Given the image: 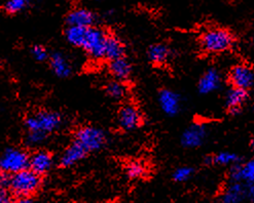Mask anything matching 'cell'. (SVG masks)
<instances>
[{
  "instance_id": "cell-1",
  "label": "cell",
  "mask_w": 254,
  "mask_h": 203,
  "mask_svg": "<svg viewBox=\"0 0 254 203\" xmlns=\"http://www.w3.org/2000/svg\"><path fill=\"white\" fill-rule=\"evenodd\" d=\"M41 186V177L30 168L10 176L8 190L17 198L31 197Z\"/></svg>"
},
{
  "instance_id": "cell-2",
  "label": "cell",
  "mask_w": 254,
  "mask_h": 203,
  "mask_svg": "<svg viewBox=\"0 0 254 203\" xmlns=\"http://www.w3.org/2000/svg\"><path fill=\"white\" fill-rule=\"evenodd\" d=\"M235 42L234 35L223 28H211L201 37L202 49L210 53H219L229 51Z\"/></svg>"
},
{
  "instance_id": "cell-3",
  "label": "cell",
  "mask_w": 254,
  "mask_h": 203,
  "mask_svg": "<svg viewBox=\"0 0 254 203\" xmlns=\"http://www.w3.org/2000/svg\"><path fill=\"white\" fill-rule=\"evenodd\" d=\"M62 124V116L58 112L41 110L25 120V126L28 132H42L47 135L55 132Z\"/></svg>"
},
{
  "instance_id": "cell-4",
  "label": "cell",
  "mask_w": 254,
  "mask_h": 203,
  "mask_svg": "<svg viewBox=\"0 0 254 203\" xmlns=\"http://www.w3.org/2000/svg\"><path fill=\"white\" fill-rule=\"evenodd\" d=\"M0 167H1L2 172L15 175L17 172L30 167V156L24 150L7 148L2 154Z\"/></svg>"
},
{
  "instance_id": "cell-5",
  "label": "cell",
  "mask_w": 254,
  "mask_h": 203,
  "mask_svg": "<svg viewBox=\"0 0 254 203\" xmlns=\"http://www.w3.org/2000/svg\"><path fill=\"white\" fill-rule=\"evenodd\" d=\"M74 141L89 153L102 149L106 143V136L102 129L87 125L77 129Z\"/></svg>"
},
{
  "instance_id": "cell-6",
  "label": "cell",
  "mask_w": 254,
  "mask_h": 203,
  "mask_svg": "<svg viewBox=\"0 0 254 203\" xmlns=\"http://www.w3.org/2000/svg\"><path fill=\"white\" fill-rule=\"evenodd\" d=\"M106 39L107 35L104 33V31L98 28L90 27L88 29L86 42H84L82 49L95 60L105 59Z\"/></svg>"
},
{
  "instance_id": "cell-7",
  "label": "cell",
  "mask_w": 254,
  "mask_h": 203,
  "mask_svg": "<svg viewBox=\"0 0 254 203\" xmlns=\"http://www.w3.org/2000/svg\"><path fill=\"white\" fill-rule=\"evenodd\" d=\"M118 122L122 129L133 130L142 123V114L137 107L133 105H125L119 111Z\"/></svg>"
},
{
  "instance_id": "cell-8",
  "label": "cell",
  "mask_w": 254,
  "mask_h": 203,
  "mask_svg": "<svg viewBox=\"0 0 254 203\" xmlns=\"http://www.w3.org/2000/svg\"><path fill=\"white\" fill-rule=\"evenodd\" d=\"M230 81L234 88L247 91L254 84V72L246 65H237L230 72Z\"/></svg>"
},
{
  "instance_id": "cell-9",
  "label": "cell",
  "mask_w": 254,
  "mask_h": 203,
  "mask_svg": "<svg viewBox=\"0 0 254 203\" xmlns=\"http://www.w3.org/2000/svg\"><path fill=\"white\" fill-rule=\"evenodd\" d=\"M207 136L206 126L195 123L188 127L181 136V144L186 148L200 147Z\"/></svg>"
},
{
  "instance_id": "cell-10",
  "label": "cell",
  "mask_w": 254,
  "mask_h": 203,
  "mask_svg": "<svg viewBox=\"0 0 254 203\" xmlns=\"http://www.w3.org/2000/svg\"><path fill=\"white\" fill-rule=\"evenodd\" d=\"M159 103L166 115L175 116L180 110L181 99L177 93L171 90H163L159 95Z\"/></svg>"
},
{
  "instance_id": "cell-11",
  "label": "cell",
  "mask_w": 254,
  "mask_h": 203,
  "mask_svg": "<svg viewBox=\"0 0 254 203\" xmlns=\"http://www.w3.org/2000/svg\"><path fill=\"white\" fill-rule=\"evenodd\" d=\"M231 182H238L250 185L254 183V159L244 164H235L230 172Z\"/></svg>"
},
{
  "instance_id": "cell-12",
  "label": "cell",
  "mask_w": 254,
  "mask_h": 203,
  "mask_svg": "<svg viewBox=\"0 0 254 203\" xmlns=\"http://www.w3.org/2000/svg\"><path fill=\"white\" fill-rule=\"evenodd\" d=\"M248 100V92L243 89L233 88L229 90L225 96V105L231 114L236 115L242 109V106Z\"/></svg>"
},
{
  "instance_id": "cell-13",
  "label": "cell",
  "mask_w": 254,
  "mask_h": 203,
  "mask_svg": "<svg viewBox=\"0 0 254 203\" xmlns=\"http://www.w3.org/2000/svg\"><path fill=\"white\" fill-rule=\"evenodd\" d=\"M87 151L80 144L73 142L70 146L64 151L60 159V165L62 167H71L79 162L87 155Z\"/></svg>"
},
{
  "instance_id": "cell-14",
  "label": "cell",
  "mask_w": 254,
  "mask_h": 203,
  "mask_svg": "<svg viewBox=\"0 0 254 203\" xmlns=\"http://www.w3.org/2000/svg\"><path fill=\"white\" fill-rule=\"evenodd\" d=\"M53 157L52 155L44 150H39L30 156V169L36 172L40 177L52 168Z\"/></svg>"
},
{
  "instance_id": "cell-15",
  "label": "cell",
  "mask_w": 254,
  "mask_h": 203,
  "mask_svg": "<svg viewBox=\"0 0 254 203\" xmlns=\"http://www.w3.org/2000/svg\"><path fill=\"white\" fill-rule=\"evenodd\" d=\"M221 83V77L219 72L216 69L207 70L204 75L201 77L199 84H197V90L202 95H208L215 92L219 89Z\"/></svg>"
},
{
  "instance_id": "cell-16",
  "label": "cell",
  "mask_w": 254,
  "mask_h": 203,
  "mask_svg": "<svg viewBox=\"0 0 254 203\" xmlns=\"http://www.w3.org/2000/svg\"><path fill=\"white\" fill-rule=\"evenodd\" d=\"M247 196V188L242 183L231 182L220 196V203H240Z\"/></svg>"
},
{
  "instance_id": "cell-17",
  "label": "cell",
  "mask_w": 254,
  "mask_h": 203,
  "mask_svg": "<svg viewBox=\"0 0 254 203\" xmlns=\"http://www.w3.org/2000/svg\"><path fill=\"white\" fill-rule=\"evenodd\" d=\"M95 21V16L92 11L86 8H77L70 11L66 17L68 26L91 27Z\"/></svg>"
},
{
  "instance_id": "cell-18",
  "label": "cell",
  "mask_w": 254,
  "mask_h": 203,
  "mask_svg": "<svg viewBox=\"0 0 254 203\" xmlns=\"http://www.w3.org/2000/svg\"><path fill=\"white\" fill-rule=\"evenodd\" d=\"M50 62L52 70L58 77L65 78L71 74V66L61 52H54L50 57Z\"/></svg>"
},
{
  "instance_id": "cell-19",
  "label": "cell",
  "mask_w": 254,
  "mask_h": 203,
  "mask_svg": "<svg viewBox=\"0 0 254 203\" xmlns=\"http://www.w3.org/2000/svg\"><path fill=\"white\" fill-rule=\"evenodd\" d=\"M89 28L90 27L68 26L65 30V37L70 45H72L73 47L83 48Z\"/></svg>"
},
{
  "instance_id": "cell-20",
  "label": "cell",
  "mask_w": 254,
  "mask_h": 203,
  "mask_svg": "<svg viewBox=\"0 0 254 203\" xmlns=\"http://www.w3.org/2000/svg\"><path fill=\"white\" fill-rule=\"evenodd\" d=\"M109 71L112 76L116 77L118 80H126L131 75V65L125 57L111 61L109 64Z\"/></svg>"
},
{
  "instance_id": "cell-21",
  "label": "cell",
  "mask_w": 254,
  "mask_h": 203,
  "mask_svg": "<svg viewBox=\"0 0 254 203\" xmlns=\"http://www.w3.org/2000/svg\"><path fill=\"white\" fill-rule=\"evenodd\" d=\"M147 56L151 63L162 65L166 63L170 56V50L163 43H156L148 48Z\"/></svg>"
},
{
  "instance_id": "cell-22",
  "label": "cell",
  "mask_w": 254,
  "mask_h": 203,
  "mask_svg": "<svg viewBox=\"0 0 254 203\" xmlns=\"http://www.w3.org/2000/svg\"><path fill=\"white\" fill-rule=\"evenodd\" d=\"M124 46L123 43L115 36H107L105 45V59L115 61L124 57Z\"/></svg>"
},
{
  "instance_id": "cell-23",
  "label": "cell",
  "mask_w": 254,
  "mask_h": 203,
  "mask_svg": "<svg viewBox=\"0 0 254 203\" xmlns=\"http://www.w3.org/2000/svg\"><path fill=\"white\" fill-rule=\"evenodd\" d=\"M239 160L237 154L232 152H219L216 155L207 158V163H214L218 165H235Z\"/></svg>"
},
{
  "instance_id": "cell-24",
  "label": "cell",
  "mask_w": 254,
  "mask_h": 203,
  "mask_svg": "<svg viewBox=\"0 0 254 203\" xmlns=\"http://www.w3.org/2000/svg\"><path fill=\"white\" fill-rule=\"evenodd\" d=\"M106 94L115 100L122 99L126 94L125 85L120 81H112L106 86Z\"/></svg>"
},
{
  "instance_id": "cell-25",
  "label": "cell",
  "mask_w": 254,
  "mask_h": 203,
  "mask_svg": "<svg viewBox=\"0 0 254 203\" xmlns=\"http://www.w3.org/2000/svg\"><path fill=\"white\" fill-rule=\"evenodd\" d=\"M145 167L142 163L137 162V161H133L130 162L126 167V173L130 179H139L142 178L145 175Z\"/></svg>"
},
{
  "instance_id": "cell-26",
  "label": "cell",
  "mask_w": 254,
  "mask_h": 203,
  "mask_svg": "<svg viewBox=\"0 0 254 203\" xmlns=\"http://www.w3.org/2000/svg\"><path fill=\"white\" fill-rule=\"evenodd\" d=\"M29 2L30 0H6L4 3V10L9 14L17 13L23 10L29 4Z\"/></svg>"
},
{
  "instance_id": "cell-27",
  "label": "cell",
  "mask_w": 254,
  "mask_h": 203,
  "mask_svg": "<svg viewBox=\"0 0 254 203\" xmlns=\"http://www.w3.org/2000/svg\"><path fill=\"white\" fill-rule=\"evenodd\" d=\"M193 168L190 166H181L173 172V180L177 183H183L189 181L193 175Z\"/></svg>"
},
{
  "instance_id": "cell-28",
  "label": "cell",
  "mask_w": 254,
  "mask_h": 203,
  "mask_svg": "<svg viewBox=\"0 0 254 203\" xmlns=\"http://www.w3.org/2000/svg\"><path fill=\"white\" fill-rule=\"evenodd\" d=\"M48 135L42 132H28L26 137V144L28 146L34 147L37 146V145H40L41 143H44Z\"/></svg>"
},
{
  "instance_id": "cell-29",
  "label": "cell",
  "mask_w": 254,
  "mask_h": 203,
  "mask_svg": "<svg viewBox=\"0 0 254 203\" xmlns=\"http://www.w3.org/2000/svg\"><path fill=\"white\" fill-rule=\"evenodd\" d=\"M31 53L34 59L38 62H45L49 59L48 51L41 46H34L31 50Z\"/></svg>"
},
{
  "instance_id": "cell-30",
  "label": "cell",
  "mask_w": 254,
  "mask_h": 203,
  "mask_svg": "<svg viewBox=\"0 0 254 203\" xmlns=\"http://www.w3.org/2000/svg\"><path fill=\"white\" fill-rule=\"evenodd\" d=\"M11 193L9 190L7 189H1L0 191V203H13L12 197H11Z\"/></svg>"
},
{
  "instance_id": "cell-31",
  "label": "cell",
  "mask_w": 254,
  "mask_h": 203,
  "mask_svg": "<svg viewBox=\"0 0 254 203\" xmlns=\"http://www.w3.org/2000/svg\"><path fill=\"white\" fill-rule=\"evenodd\" d=\"M247 197L252 203H254V183L247 185Z\"/></svg>"
},
{
  "instance_id": "cell-32",
  "label": "cell",
  "mask_w": 254,
  "mask_h": 203,
  "mask_svg": "<svg viewBox=\"0 0 254 203\" xmlns=\"http://www.w3.org/2000/svg\"><path fill=\"white\" fill-rule=\"evenodd\" d=\"M13 203H34V201L31 199V197H22L17 198Z\"/></svg>"
},
{
  "instance_id": "cell-33",
  "label": "cell",
  "mask_w": 254,
  "mask_h": 203,
  "mask_svg": "<svg viewBox=\"0 0 254 203\" xmlns=\"http://www.w3.org/2000/svg\"><path fill=\"white\" fill-rule=\"evenodd\" d=\"M251 145H252V146L254 147V140H252V142H251Z\"/></svg>"
},
{
  "instance_id": "cell-34",
  "label": "cell",
  "mask_w": 254,
  "mask_h": 203,
  "mask_svg": "<svg viewBox=\"0 0 254 203\" xmlns=\"http://www.w3.org/2000/svg\"><path fill=\"white\" fill-rule=\"evenodd\" d=\"M95 1H100V0H95Z\"/></svg>"
}]
</instances>
